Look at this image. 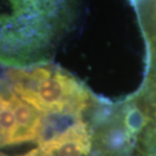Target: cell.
Listing matches in <instances>:
<instances>
[{
    "mask_svg": "<svg viewBox=\"0 0 156 156\" xmlns=\"http://www.w3.org/2000/svg\"><path fill=\"white\" fill-rule=\"evenodd\" d=\"M82 7L83 0H0V65L20 69L51 62Z\"/></svg>",
    "mask_w": 156,
    "mask_h": 156,
    "instance_id": "cell-1",
    "label": "cell"
}]
</instances>
